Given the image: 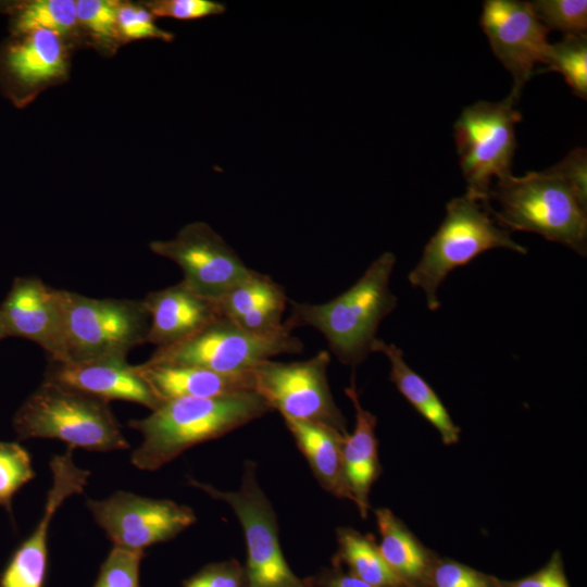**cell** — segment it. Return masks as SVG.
<instances>
[{
	"label": "cell",
	"instance_id": "5",
	"mask_svg": "<svg viewBox=\"0 0 587 587\" xmlns=\"http://www.w3.org/2000/svg\"><path fill=\"white\" fill-rule=\"evenodd\" d=\"M498 248L527 253L526 247L515 242L494 218L488 207L466 193L455 197L447 203L444 221L408 280L424 292L428 310L436 311L440 307L438 288L447 276L483 252Z\"/></svg>",
	"mask_w": 587,
	"mask_h": 587
},
{
	"label": "cell",
	"instance_id": "11",
	"mask_svg": "<svg viewBox=\"0 0 587 587\" xmlns=\"http://www.w3.org/2000/svg\"><path fill=\"white\" fill-rule=\"evenodd\" d=\"M149 248L182 268V282L190 290L214 301L253 272L204 222L186 224L174 238L153 240Z\"/></svg>",
	"mask_w": 587,
	"mask_h": 587
},
{
	"label": "cell",
	"instance_id": "32",
	"mask_svg": "<svg viewBox=\"0 0 587 587\" xmlns=\"http://www.w3.org/2000/svg\"><path fill=\"white\" fill-rule=\"evenodd\" d=\"M76 2L77 22L96 38L103 41L118 40L117 9L120 1L78 0Z\"/></svg>",
	"mask_w": 587,
	"mask_h": 587
},
{
	"label": "cell",
	"instance_id": "22",
	"mask_svg": "<svg viewBox=\"0 0 587 587\" xmlns=\"http://www.w3.org/2000/svg\"><path fill=\"white\" fill-rule=\"evenodd\" d=\"M372 352L384 354L390 365L389 379L408 402L439 433L445 445L459 441L460 428L429 384L405 362L403 351L376 338Z\"/></svg>",
	"mask_w": 587,
	"mask_h": 587
},
{
	"label": "cell",
	"instance_id": "28",
	"mask_svg": "<svg viewBox=\"0 0 587 587\" xmlns=\"http://www.w3.org/2000/svg\"><path fill=\"white\" fill-rule=\"evenodd\" d=\"M34 477L28 451L20 444L0 441V507L11 513L14 495Z\"/></svg>",
	"mask_w": 587,
	"mask_h": 587
},
{
	"label": "cell",
	"instance_id": "21",
	"mask_svg": "<svg viewBox=\"0 0 587 587\" xmlns=\"http://www.w3.org/2000/svg\"><path fill=\"white\" fill-rule=\"evenodd\" d=\"M380 536L378 550L388 567L405 587H425L436 552L425 547L387 508L375 510Z\"/></svg>",
	"mask_w": 587,
	"mask_h": 587
},
{
	"label": "cell",
	"instance_id": "14",
	"mask_svg": "<svg viewBox=\"0 0 587 587\" xmlns=\"http://www.w3.org/2000/svg\"><path fill=\"white\" fill-rule=\"evenodd\" d=\"M7 337L39 345L50 361H67L63 315L57 289L37 277H16L0 305Z\"/></svg>",
	"mask_w": 587,
	"mask_h": 587
},
{
	"label": "cell",
	"instance_id": "19",
	"mask_svg": "<svg viewBox=\"0 0 587 587\" xmlns=\"http://www.w3.org/2000/svg\"><path fill=\"white\" fill-rule=\"evenodd\" d=\"M354 379L352 375L350 385L345 388V394L355 411V426L353 433L344 439L342 462L352 501L360 515L366 519L370 509L369 495L382 473V466L375 434L377 419L362 407Z\"/></svg>",
	"mask_w": 587,
	"mask_h": 587
},
{
	"label": "cell",
	"instance_id": "9",
	"mask_svg": "<svg viewBox=\"0 0 587 587\" xmlns=\"http://www.w3.org/2000/svg\"><path fill=\"white\" fill-rule=\"evenodd\" d=\"M301 351H303V344L292 335V332L277 336H259L220 316L182 342L155 348L146 362L190 365L220 373H237L251 370L273 357Z\"/></svg>",
	"mask_w": 587,
	"mask_h": 587
},
{
	"label": "cell",
	"instance_id": "24",
	"mask_svg": "<svg viewBox=\"0 0 587 587\" xmlns=\"http://www.w3.org/2000/svg\"><path fill=\"white\" fill-rule=\"evenodd\" d=\"M334 563L347 565L349 573L373 587H405L383 559L375 539L349 527L336 530Z\"/></svg>",
	"mask_w": 587,
	"mask_h": 587
},
{
	"label": "cell",
	"instance_id": "13",
	"mask_svg": "<svg viewBox=\"0 0 587 587\" xmlns=\"http://www.w3.org/2000/svg\"><path fill=\"white\" fill-rule=\"evenodd\" d=\"M479 24L496 58L513 78L509 97L517 101L535 66L544 63L548 30L530 3L520 0L484 1Z\"/></svg>",
	"mask_w": 587,
	"mask_h": 587
},
{
	"label": "cell",
	"instance_id": "10",
	"mask_svg": "<svg viewBox=\"0 0 587 587\" xmlns=\"http://www.w3.org/2000/svg\"><path fill=\"white\" fill-rule=\"evenodd\" d=\"M330 352L282 363L265 360L252 370L255 391L283 417L312 422L348 435L347 421L336 405L327 379Z\"/></svg>",
	"mask_w": 587,
	"mask_h": 587
},
{
	"label": "cell",
	"instance_id": "35",
	"mask_svg": "<svg viewBox=\"0 0 587 587\" xmlns=\"http://www.w3.org/2000/svg\"><path fill=\"white\" fill-rule=\"evenodd\" d=\"M145 7L153 16L183 21L220 15L226 10L223 3L213 0H153L146 2Z\"/></svg>",
	"mask_w": 587,
	"mask_h": 587
},
{
	"label": "cell",
	"instance_id": "8",
	"mask_svg": "<svg viewBox=\"0 0 587 587\" xmlns=\"http://www.w3.org/2000/svg\"><path fill=\"white\" fill-rule=\"evenodd\" d=\"M189 483L213 499L226 502L238 517L247 545L248 587H313L309 578L298 577L285 560L276 514L258 483L253 461H246L237 490H220L192 478Z\"/></svg>",
	"mask_w": 587,
	"mask_h": 587
},
{
	"label": "cell",
	"instance_id": "38",
	"mask_svg": "<svg viewBox=\"0 0 587 587\" xmlns=\"http://www.w3.org/2000/svg\"><path fill=\"white\" fill-rule=\"evenodd\" d=\"M309 580L313 587H373L349 572H345L342 565L334 562L332 567L322 570Z\"/></svg>",
	"mask_w": 587,
	"mask_h": 587
},
{
	"label": "cell",
	"instance_id": "27",
	"mask_svg": "<svg viewBox=\"0 0 587 587\" xmlns=\"http://www.w3.org/2000/svg\"><path fill=\"white\" fill-rule=\"evenodd\" d=\"M284 288L268 275L253 271L252 274L216 300L222 316L236 321L243 314L280 297Z\"/></svg>",
	"mask_w": 587,
	"mask_h": 587
},
{
	"label": "cell",
	"instance_id": "33",
	"mask_svg": "<svg viewBox=\"0 0 587 587\" xmlns=\"http://www.w3.org/2000/svg\"><path fill=\"white\" fill-rule=\"evenodd\" d=\"M117 28L120 38L124 40L154 38L170 42L174 39V34L158 27L152 13L139 4L120 2Z\"/></svg>",
	"mask_w": 587,
	"mask_h": 587
},
{
	"label": "cell",
	"instance_id": "36",
	"mask_svg": "<svg viewBox=\"0 0 587 587\" xmlns=\"http://www.w3.org/2000/svg\"><path fill=\"white\" fill-rule=\"evenodd\" d=\"M496 587H571L562 555L554 551L549 561L535 573L514 580L495 578Z\"/></svg>",
	"mask_w": 587,
	"mask_h": 587
},
{
	"label": "cell",
	"instance_id": "12",
	"mask_svg": "<svg viewBox=\"0 0 587 587\" xmlns=\"http://www.w3.org/2000/svg\"><path fill=\"white\" fill-rule=\"evenodd\" d=\"M86 505L113 546L132 550L171 540L197 521L185 504L123 490L105 499H88Z\"/></svg>",
	"mask_w": 587,
	"mask_h": 587
},
{
	"label": "cell",
	"instance_id": "1",
	"mask_svg": "<svg viewBox=\"0 0 587 587\" xmlns=\"http://www.w3.org/2000/svg\"><path fill=\"white\" fill-rule=\"evenodd\" d=\"M272 411L257 391L164 401L148 416L129 421L128 426L142 437L130 462L139 470L157 471L187 449L222 437Z\"/></svg>",
	"mask_w": 587,
	"mask_h": 587
},
{
	"label": "cell",
	"instance_id": "15",
	"mask_svg": "<svg viewBox=\"0 0 587 587\" xmlns=\"http://www.w3.org/2000/svg\"><path fill=\"white\" fill-rule=\"evenodd\" d=\"M67 55L61 36L46 29L11 33L0 49V82L16 103L65 76Z\"/></svg>",
	"mask_w": 587,
	"mask_h": 587
},
{
	"label": "cell",
	"instance_id": "18",
	"mask_svg": "<svg viewBox=\"0 0 587 587\" xmlns=\"http://www.w3.org/2000/svg\"><path fill=\"white\" fill-rule=\"evenodd\" d=\"M135 369L162 402L178 398H214L255 391L252 370L220 373L190 365L147 362L135 365Z\"/></svg>",
	"mask_w": 587,
	"mask_h": 587
},
{
	"label": "cell",
	"instance_id": "31",
	"mask_svg": "<svg viewBox=\"0 0 587 587\" xmlns=\"http://www.w3.org/2000/svg\"><path fill=\"white\" fill-rule=\"evenodd\" d=\"M495 578L496 576L437 554L425 587H496Z\"/></svg>",
	"mask_w": 587,
	"mask_h": 587
},
{
	"label": "cell",
	"instance_id": "39",
	"mask_svg": "<svg viewBox=\"0 0 587 587\" xmlns=\"http://www.w3.org/2000/svg\"><path fill=\"white\" fill-rule=\"evenodd\" d=\"M5 337H7V333H5L4 324H3L2 316L0 313V340Z\"/></svg>",
	"mask_w": 587,
	"mask_h": 587
},
{
	"label": "cell",
	"instance_id": "25",
	"mask_svg": "<svg viewBox=\"0 0 587 587\" xmlns=\"http://www.w3.org/2000/svg\"><path fill=\"white\" fill-rule=\"evenodd\" d=\"M11 33L46 29L63 36L78 23L73 0H32L14 5Z\"/></svg>",
	"mask_w": 587,
	"mask_h": 587
},
{
	"label": "cell",
	"instance_id": "7",
	"mask_svg": "<svg viewBox=\"0 0 587 587\" xmlns=\"http://www.w3.org/2000/svg\"><path fill=\"white\" fill-rule=\"evenodd\" d=\"M509 96L502 101H477L466 107L453 125L466 195L488 207L492 179L511 176L516 148L515 125L522 115Z\"/></svg>",
	"mask_w": 587,
	"mask_h": 587
},
{
	"label": "cell",
	"instance_id": "4",
	"mask_svg": "<svg viewBox=\"0 0 587 587\" xmlns=\"http://www.w3.org/2000/svg\"><path fill=\"white\" fill-rule=\"evenodd\" d=\"M12 424L21 439H58L96 452L129 449L109 402L47 380L23 402Z\"/></svg>",
	"mask_w": 587,
	"mask_h": 587
},
{
	"label": "cell",
	"instance_id": "17",
	"mask_svg": "<svg viewBox=\"0 0 587 587\" xmlns=\"http://www.w3.org/2000/svg\"><path fill=\"white\" fill-rule=\"evenodd\" d=\"M142 301L150 319L146 344L157 348L182 342L222 316L216 301L197 295L182 280L149 292Z\"/></svg>",
	"mask_w": 587,
	"mask_h": 587
},
{
	"label": "cell",
	"instance_id": "3",
	"mask_svg": "<svg viewBox=\"0 0 587 587\" xmlns=\"http://www.w3.org/2000/svg\"><path fill=\"white\" fill-rule=\"evenodd\" d=\"M489 209L507 230L536 233L566 246L582 257L587 253V201L553 167L508 176L491 186Z\"/></svg>",
	"mask_w": 587,
	"mask_h": 587
},
{
	"label": "cell",
	"instance_id": "20",
	"mask_svg": "<svg viewBox=\"0 0 587 587\" xmlns=\"http://www.w3.org/2000/svg\"><path fill=\"white\" fill-rule=\"evenodd\" d=\"M284 422L321 487L337 498L352 501L342 462L346 436L312 422L290 417H284Z\"/></svg>",
	"mask_w": 587,
	"mask_h": 587
},
{
	"label": "cell",
	"instance_id": "26",
	"mask_svg": "<svg viewBox=\"0 0 587 587\" xmlns=\"http://www.w3.org/2000/svg\"><path fill=\"white\" fill-rule=\"evenodd\" d=\"M544 71H555L564 77L574 95L587 99V36L564 35L562 40L549 43Z\"/></svg>",
	"mask_w": 587,
	"mask_h": 587
},
{
	"label": "cell",
	"instance_id": "30",
	"mask_svg": "<svg viewBox=\"0 0 587 587\" xmlns=\"http://www.w3.org/2000/svg\"><path fill=\"white\" fill-rule=\"evenodd\" d=\"M143 557V550L113 546L92 587H140V563Z\"/></svg>",
	"mask_w": 587,
	"mask_h": 587
},
{
	"label": "cell",
	"instance_id": "37",
	"mask_svg": "<svg viewBox=\"0 0 587 587\" xmlns=\"http://www.w3.org/2000/svg\"><path fill=\"white\" fill-rule=\"evenodd\" d=\"M552 167L583 200L587 201V151L585 148L573 149Z\"/></svg>",
	"mask_w": 587,
	"mask_h": 587
},
{
	"label": "cell",
	"instance_id": "29",
	"mask_svg": "<svg viewBox=\"0 0 587 587\" xmlns=\"http://www.w3.org/2000/svg\"><path fill=\"white\" fill-rule=\"evenodd\" d=\"M529 3L548 32L559 30L564 35H586L587 1L536 0Z\"/></svg>",
	"mask_w": 587,
	"mask_h": 587
},
{
	"label": "cell",
	"instance_id": "6",
	"mask_svg": "<svg viewBox=\"0 0 587 587\" xmlns=\"http://www.w3.org/2000/svg\"><path fill=\"white\" fill-rule=\"evenodd\" d=\"M67 361L126 355L146 344L149 313L142 300L90 298L57 289Z\"/></svg>",
	"mask_w": 587,
	"mask_h": 587
},
{
	"label": "cell",
	"instance_id": "16",
	"mask_svg": "<svg viewBox=\"0 0 587 587\" xmlns=\"http://www.w3.org/2000/svg\"><path fill=\"white\" fill-rule=\"evenodd\" d=\"M96 399L138 403L151 411L163 402L130 365L126 355L84 361H50L45 379Z\"/></svg>",
	"mask_w": 587,
	"mask_h": 587
},
{
	"label": "cell",
	"instance_id": "23",
	"mask_svg": "<svg viewBox=\"0 0 587 587\" xmlns=\"http://www.w3.org/2000/svg\"><path fill=\"white\" fill-rule=\"evenodd\" d=\"M58 509L45 504L33 533L15 549L0 573V587H43L49 564L48 534Z\"/></svg>",
	"mask_w": 587,
	"mask_h": 587
},
{
	"label": "cell",
	"instance_id": "34",
	"mask_svg": "<svg viewBox=\"0 0 587 587\" xmlns=\"http://www.w3.org/2000/svg\"><path fill=\"white\" fill-rule=\"evenodd\" d=\"M183 587H248L246 569L236 559L210 563L185 579Z\"/></svg>",
	"mask_w": 587,
	"mask_h": 587
},
{
	"label": "cell",
	"instance_id": "2",
	"mask_svg": "<svg viewBox=\"0 0 587 587\" xmlns=\"http://www.w3.org/2000/svg\"><path fill=\"white\" fill-rule=\"evenodd\" d=\"M395 264V254L384 252L336 298L323 303L288 300L286 325L291 330L301 326L316 329L342 364H361L372 353L379 324L398 304L390 289Z\"/></svg>",
	"mask_w": 587,
	"mask_h": 587
}]
</instances>
